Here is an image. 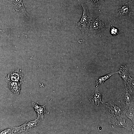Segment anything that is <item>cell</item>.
Wrapping results in <instances>:
<instances>
[{
	"label": "cell",
	"instance_id": "6da1fadb",
	"mask_svg": "<svg viewBox=\"0 0 134 134\" xmlns=\"http://www.w3.org/2000/svg\"><path fill=\"white\" fill-rule=\"evenodd\" d=\"M103 104V108L108 117L109 124L125 114L124 108L117 99L111 100Z\"/></svg>",
	"mask_w": 134,
	"mask_h": 134
},
{
	"label": "cell",
	"instance_id": "7a4b0ae2",
	"mask_svg": "<svg viewBox=\"0 0 134 134\" xmlns=\"http://www.w3.org/2000/svg\"><path fill=\"white\" fill-rule=\"evenodd\" d=\"M111 22L102 15H100L93 20L89 27L87 35H93L108 29Z\"/></svg>",
	"mask_w": 134,
	"mask_h": 134
},
{
	"label": "cell",
	"instance_id": "3957f363",
	"mask_svg": "<svg viewBox=\"0 0 134 134\" xmlns=\"http://www.w3.org/2000/svg\"><path fill=\"white\" fill-rule=\"evenodd\" d=\"M83 10L81 18L78 22H76V27L79 29L83 34H87L89 26L93 19L88 10L87 4L81 2Z\"/></svg>",
	"mask_w": 134,
	"mask_h": 134
},
{
	"label": "cell",
	"instance_id": "277c9868",
	"mask_svg": "<svg viewBox=\"0 0 134 134\" xmlns=\"http://www.w3.org/2000/svg\"><path fill=\"white\" fill-rule=\"evenodd\" d=\"M134 1L129 0L127 2L119 6L114 16L122 20L129 19L134 16Z\"/></svg>",
	"mask_w": 134,
	"mask_h": 134
},
{
	"label": "cell",
	"instance_id": "5b68a950",
	"mask_svg": "<svg viewBox=\"0 0 134 134\" xmlns=\"http://www.w3.org/2000/svg\"><path fill=\"white\" fill-rule=\"evenodd\" d=\"M109 124L112 127H122L127 129L131 133L134 134V123L125 114Z\"/></svg>",
	"mask_w": 134,
	"mask_h": 134
},
{
	"label": "cell",
	"instance_id": "8992f818",
	"mask_svg": "<svg viewBox=\"0 0 134 134\" xmlns=\"http://www.w3.org/2000/svg\"><path fill=\"white\" fill-rule=\"evenodd\" d=\"M117 71L123 80L125 88L133 92L134 91V79L130 76L128 65L121 66Z\"/></svg>",
	"mask_w": 134,
	"mask_h": 134
},
{
	"label": "cell",
	"instance_id": "52a82bcc",
	"mask_svg": "<svg viewBox=\"0 0 134 134\" xmlns=\"http://www.w3.org/2000/svg\"><path fill=\"white\" fill-rule=\"evenodd\" d=\"M125 110L134 108V98L133 93L126 88L117 99Z\"/></svg>",
	"mask_w": 134,
	"mask_h": 134
},
{
	"label": "cell",
	"instance_id": "ba28073f",
	"mask_svg": "<svg viewBox=\"0 0 134 134\" xmlns=\"http://www.w3.org/2000/svg\"><path fill=\"white\" fill-rule=\"evenodd\" d=\"M7 4L12 12L28 18L29 14L26 11L22 0H7Z\"/></svg>",
	"mask_w": 134,
	"mask_h": 134
},
{
	"label": "cell",
	"instance_id": "9c48e42d",
	"mask_svg": "<svg viewBox=\"0 0 134 134\" xmlns=\"http://www.w3.org/2000/svg\"><path fill=\"white\" fill-rule=\"evenodd\" d=\"M24 75L21 70L19 69L13 71L8 74L6 78V81L17 82L22 83Z\"/></svg>",
	"mask_w": 134,
	"mask_h": 134
},
{
	"label": "cell",
	"instance_id": "30bf717a",
	"mask_svg": "<svg viewBox=\"0 0 134 134\" xmlns=\"http://www.w3.org/2000/svg\"><path fill=\"white\" fill-rule=\"evenodd\" d=\"M102 97V93L97 86L94 93L89 97L88 98L93 105L97 106L100 103H103L101 100Z\"/></svg>",
	"mask_w": 134,
	"mask_h": 134
},
{
	"label": "cell",
	"instance_id": "8fae6325",
	"mask_svg": "<svg viewBox=\"0 0 134 134\" xmlns=\"http://www.w3.org/2000/svg\"><path fill=\"white\" fill-rule=\"evenodd\" d=\"M39 123V120L36 119L34 120L27 121L22 125L19 132L24 133L31 131L34 129Z\"/></svg>",
	"mask_w": 134,
	"mask_h": 134
},
{
	"label": "cell",
	"instance_id": "7c38bea8",
	"mask_svg": "<svg viewBox=\"0 0 134 134\" xmlns=\"http://www.w3.org/2000/svg\"><path fill=\"white\" fill-rule=\"evenodd\" d=\"M47 104L43 106H40L34 102H32V107L37 114V119L39 120L40 118H41L43 119L44 117V114L45 113H49V112L45 108V106Z\"/></svg>",
	"mask_w": 134,
	"mask_h": 134
},
{
	"label": "cell",
	"instance_id": "4fadbf2b",
	"mask_svg": "<svg viewBox=\"0 0 134 134\" xmlns=\"http://www.w3.org/2000/svg\"><path fill=\"white\" fill-rule=\"evenodd\" d=\"M6 81L11 91L16 95H19L20 92L21 85L22 83L18 82L8 80Z\"/></svg>",
	"mask_w": 134,
	"mask_h": 134
},
{
	"label": "cell",
	"instance_id": "5bb4252c",
	"mask_svg": "<svg viewBox=\"0 0 134 134\" xmlns=\"http://www.w3.org/2000/svg\"><path fill=\"white\" fill-rule=\"evenodd\" d=\"M118 71L110 73L106 75L98 78V79L96 81V83L97 86L98 84L102 85L104 82L108 79L113 74L118 73Z\"/></svg>",
	"mask_w": 134,
	"mask_h": 134
},
{
	"label": "cell",
	"instance_id": "9a60e30c",
	"mask_svg": "<svg viewBox=\"0 0 134 134\" xmlns=\"http://www.w3.org/2000/svg\"><path fill=\"white\" fill-rule=\"evenodd\" d=\"M87 2L93 7L96 8H100L104 3L105 0H87Z\"/></svg>",
	"mask_w": 134,
	"mask_h": 134
},
{
	"label": "cell",
	"instance_id": "2e32d148",
	"mask_svg": "<svg viewBox=\"0 0 134 134\" xmlns=\"http://www.w3.org/2000/svg\"><path fill=\"white\" fill-rule=\"evenodd\" d=\"M21 126L18 127H11L7 129L2 131L0 134H13L19 131L20 130Z\"/></svg>",
	"mask_w": 134,
	"mask_h": 134
},
{
	"label": "cell",
	"instance_id": "e0dca14e",
	"mask_svg": "<svg viewBox=\"0 0 134 134\" xmlns=\"http://www.w3.org/2000/svg\"><path fill=\"white\" fill-rule=\"evenodd\" d=\"M110 28V33L114 36H116L119 33V30L115 27H113L112 24Z\"/></svg>",
	"mask_w": 134,
	"mask_h": 134
},
{
	"label": "cell",
	"instance_id": "ac0fdd59",
	"mask_svg": "<svg viewBox=\"0 0 134 134\" xmlns=\"http://www.w3.org/2000/svg\"><path fill=\"white\" fill-rule=\"evenodd\" d=\"M4 32V31L0 29V37L2 36Z\"/></svg>",
	"mask_w": 134,
	"mask_h": 134
},
{
	"label": "cell",
	"instance_id": "d6986e66",
	"mask_svg": "<svg viewBox=\"0 0 134 134\" xmlns=\"http://www.w3.org/2000/svg\"><path fill=\"white\" fill-rule=\"evenodd\" d=\"M133 0V1H134V0Z\"/></svg>",
	"mask_w": 134,
	"mask_h": 134
}]
</instances>
